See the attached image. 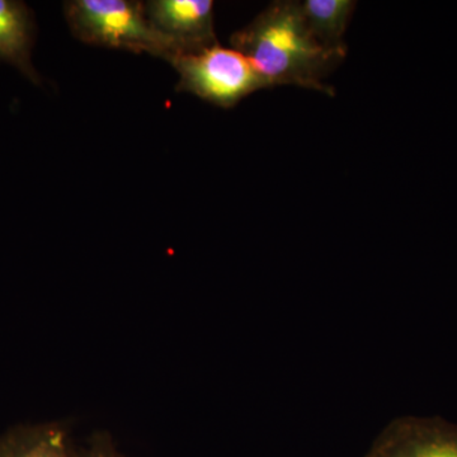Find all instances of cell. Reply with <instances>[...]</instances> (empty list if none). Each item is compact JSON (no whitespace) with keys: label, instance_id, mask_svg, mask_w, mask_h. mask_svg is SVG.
Masks as SVG:
<instances>
[{"label":"cell","instance_id":"7","mask_svg":"<svg viewBox=\"0 0 457 457\" xmlns=\"http://www.w3.org/2000/svg\"><path fill=\"white\" fill-rule=\"evenodd\" d=\"M0 457H80L68 427L60 422L18 427L0 436Z\"/></svg>","mask_w":457,"mask_h":457},{"label":"cell","instance_id":"5","mask_svg":"<svg viewBox=\"0 0 457 457\" xmlns=\"http://www.w3.org/2000/svg\"><path fill=\"white\" fill-rule=\"evenodd\" d=\"M368 457H457V426L425 418L396 420Z\"/></svg>","mask_w":457,"mask_h":457},{"label":"cell","instance_id":"9","mask_svg":"<svg viewBox=\"0 0 457 457\" xmlns=\"http://www.w3.org/2000/svg\"><path fill=\"white\" fill-rule=\"evenodd\" d=\"M80 457H122L110 433L99 431L90 437Z\"/></svg>","mask_w":457,"mask_h":457},{"label":"cell","instance_id":"6","mask_svg":"<svg viewBox=\"0 0 457 457\" xmlns=\"http://www.w3.org/2000/svg\"><path fill=\"white\" fill-rule=\"evenodd\" d=\"M36 40L33 12L20 0H0V62L13 66L35 86L41 75L32 62Z\"/></svg>","mask_w":457,"mask_h":457},{"label":"cell","instance_id":"1","mask_svg":"<svg viewBox=\"0 0 457 457\" xmlns=\"http://www.w3.org/2000/svg\"><path fill=\"white\" fill-rule=\"evenodd\" d=\"M230 44L251 60L269 88L295 86L335 96L336 90L324 80L345 54L328 50L315 40L300 2H273L231 35Z\"/></svg>","mask_w":457,"mask_h":457},{"label":"cell","instance_id":"2","mask_svg":"<svg viewBox=\"0 0 457 457\" xmlns=\"http://www.w3.org/2000/svg\"><path fill=\"white\" fill-rule=\"evenodd\" d=\"M64 16L74 37L108 49L146 53L170 62L179 54L146 17L137 0H71Z\"/></svg>","mask_w":457,"mask_h":457},{"label":"cell","instance_id":"3","mask_svg":"<svg viewBox=\"0 0 457 457\" xmlns=\"http://www.w3.org/2000/svg\"><path fill=\"white\" fill-rule=\"evenodd\" d=\"M170 64L179 73L177 90L222 108L237 106L251 93L269 88L248 57L219 44L198 53L182 54Z\"/></svg>","mask_w":457,"mask_h":457},{"label":"cell","instance_id":"8","mask_svg":"<svg viewBox=\"0 0 457 457\" xmlns=\"http://www.w3.org/2000/svg\"><path fill=\"white\" fill-rule=\"evenodd\" d=\"M300 8L309 31L328 50L347 55L343 37L356 8L353 0H305Z\"/></svg>","mask_w":457,"mask_h":457},{"label":"cell","instance_id":"4","mask_svg":"<svg viewBox=\"0 0 457 457\" xmlns=\"http://www.w3.org/2000/svg\"><path fill=\"white\" fill-rule=\"evenodd\" d=\"M145 12L149 22L171 42L179 55L219 44L212 0H152L145 3Z\"/></svg>","mask_w":457,"mask_h":457}]
</instances>
